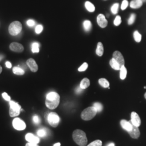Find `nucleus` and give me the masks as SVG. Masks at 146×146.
Wrapping results in <instances>:
<instances>
[{
    "instance_id": "1",
    "label": "nucleus",
    "mask_w": 146,
    "mask_h": 146,
    "mask_svg": "<svg viewBox=\"0 0 146 146\" xmlns=\"http://www.w3.org/2000/svg\"><path fill=\"white\" fill-rule=\"evenodd\" d=\"M60 102V96L59 94L52 92L47 94L46 99V105L50 110H55L58 107Z\"/></svg>"
},
{
    "instance_id": "2",
    "label": "nucleus",
    "mask_w": 146,
    "mask_h": 146,
    "mask_svg": "<svg viewBox=\"0 0 146 146\" xmlns=\"http://www.w3.org/2000/svg\"><path fill=\"white\" fill-rule=\"evenodd\" d=\"M73 139L74 142L79 146H86L88 142L85 132L80 129H76L73 131Z\"/></svg>"
},
{
    "instance_id": "3",
    "label": "nucleus",
    "mask_w": 146,
    "mask_h": 146,
    "mask_svg": "<svg viewBox=\"0 0 146 146\" xmlns=\"http://www.w3.org/2000/svg\"><path fill=\"white\" fill-rule=\"evenodd\" d=\"M97 113V110L93 106L89 107L82 111L81 114V117L82 120L89 121L93 119L96 115Z\"/></svg>"
},
{
    "instance_id": "4",
    "label": "nucleus",
    "mask_w": 146,
    "mask_h": 146,
    "mask_svg": "<svg viewBox=\"0 0 146 146\" xmlns=\"http://www.w3.org/2000/svg\"><path fill=\"white\" fill-rule=\"evenodd\" d=\"M22 29V25L19 21H14L9 26V33L12 36H16L19 34Z\"/></svg>"
},
{
    "instance_id": "5",
    "label": "nucleus",
    "mask_w": 146,
    "mask_h": 146,
    "mask_svg": "<svg viewBox=\"0 0 146 146\" xmlns=\"http://www.w3.org/2000/svg\"><path fill=\"white\" fill-rule=\"evenodd\" d=\"M9 105V115L11 117H15L20 115L22 110L21 106L20 104L14 101H10Z\"/></svg>"
},
{
    "instance_id": "6",
    "label": "nucleus",
    "mask_w": 146,
    "mask_h": 146,
    "mask_svg": "<svg viewBox=\"0 0 146 146\" xmlns=\"http://www.w3.org/2000/svg\"><path fill=\"white\" fill-rule=\"evenodd\" d=\"M47 120L50 125L52 127L55 128L57 127L60 121V119L57 113L55 112H51L48 115Z\"/></svg>"
},
{
    "instance_id": "7",
    "label": "nucleus",
    "mask_w": 146,
    "mask_h": 146,
    "mask_svg": "<svg viewBox=\"0 0 146 146\" xmlns=\"http://www.w3.org/2000/svg\"><path fill=\"white\" fill-rule=\"evenodd\" d=\"M13 126L17 131H23L26 128V124L23 120L16 117L13 121Z\"/></svg>"
},
{
    "instance_id": "8",
    "label": "nucleus",
    "mask_w": 146,
    "mask_h": 146,
    "mask_svg": "<svg viewBox=\"0 0 146 146\" xmlns=\"http://www.w3.org/2000/svg\"><path fill=\"white\" fill-rule=\"evenodd\" d=\"M131 123L136 127H140L141 125V119L139 115L135 112L133 111L131 113Z\"/></svg>"
},
{
    "instance_id": "9",
    "label": "nucleus",
    "mask_w": 146,
    "mask_h": 146,
    "mask_svg": "<svg viewBox=\"0 0 146 146\" xmlns=\"http://www.w3.org/2000/svg\"><path fill=\"white\" fill-rule=\"evenodd\" d=\"M9 48L13 52H22L24 50L23 46L21 44L17 42L11 43L9 46Z\"/></svg>"
},
{
    "instance_id": "10",
    "label": "nucleus",
    "mask_w": 146,
    "mask_h": 146,
    "mask_svg": "<svg viewBox=\"0 0 146 146\" xmlns=\"http://www.w3.org/2000/svg\"><path fill=\"white\" fill-rule=\"evenodd\" d=\"M113 56L115 60L120 64L121 67L122 66L125 65L124 58H123V55H122V54L120 52L115 51V52H114L113 54Z\"/></svg>"
},
{
    "instance_id": "11",
    "label": "nucleus",
    "mask_w": 146,
    "mask_h": 146,
    "mask_svg": "<svg viewBox=\"0 0 146 146\" xmlns=\"http://www.w3.org/2000/svg\"><path fill=\"white\" fill-rule=\"evenodd\" d=\"M25 139L28 142L35 144H38L40 141L39 137L32 133H27L25 136Z\"/></svg>"
},
{
    "instance_id": "12",
    "label": "nucleus",
    "mask_w": 146,
    "mask_h": 146,
    "mask_svg": "<svg viewBox=\"0 0 146 146\" xmlns=\"http://www.w3.org/2000/svg\"><path fill=\"white\" fill-rule=\"evenodd\" d=\"M97 22L100 27L104 28L108 25V21L106 20V17L104 14H99L97 17Z\"/></svg>"
},
{
    "instance_id": "13",
    "label": "nucleus",
    "mask_w": 146,
    "mask_h": 146,
    "mask_svg": "<svg viewBox=\"0 0 146 146\" xmlns=\"http://www.w3.org/2000/svg\"><path fill=\"white\" fill-rule=\"evenodd\" d=\"M27 64L32 72H36L38 70V66L36 61L32 58H29L26 62Z\"/></svg>"
},
{
    "instance_id": "14",
    "label": "nucleus",
    "mask_w": 146,
    "mask_h": 146,
    "mask_svg": "<svg viewBox=\"0 0 146 146\" xmlns=\"http://www.w3.org/2000/svg\"><path fill=\"white\" fill-rule=\"evenodd\" d=\"M120 124L121 127L123 129L127 131V132H129L131 131L133 128V124L131 123V122L127 121L125 120H122L120 122Z\"/></svg>"
},
{
    "instance_id": "15",
    "label": "nucleus",
    "mask_w": 146,
    "mask_h": 146,
    "mask_svg": "<svg viewBox=\"0 0 146 146\" xmlns=\"http://www.w3.org/2000/svg\"><path fill=\"white\" fill-rule=\"evenodd\" d=\"M128 133L133 139H138L140 135V131L139 129V127H136L134 125L133 126V128L131 131Z\"/></svg>"
},
{
    "instance_id": "16",
    "label": "nucleus",
    "mask_w": 146,
    "mask_h": 146,
    "mask_svg": "<svg viewBox=\"0 0 146 146\" xmlns=\"http://www.w3.org/2000/svg\"><path fill=\"white\" fill-rule=\"evenodd\" d=\"M143 2L140 0H133L131 2L130 7L133 9H138L141 7Z\"/></svg>"
},
{
    "instance_id": "17",
    "label": "nucleus",
    "mask_w": 146,
    "mask_h": 146,
    "mask_svg": "<svg viewBox=\"0 0 146 146\" xmlns=\"http://www.w3.org/2000/svg\"><path fill=\"white\" fill-rule=\"evenodd\" d=\"M110 64L111 67L113 68V69L116 70H120L121 67H120V64L118 63V62L115 60L114 58H111L110 60Z\"/></svg>"
},
{
    "instance_id": "18",
    "label": "nucleus",
    "mask_w": 146,
    "mask_h": 146,
    "mask_svg": "<svg viewBox=\"0 0 146 146\" xmlns=\"http://www.w3.org/2000/svg\"><path fill=\"white\" fill-rule=\"evenodd\" d=\"M104 48L103 44L101 42H99L97 45V48L96 50V53L99 56H102L104 54Z\"/></svg>"
},
{
    "instance_id": "19",
    "label": "nucleus",
    "mask_w": 146,
    "mask_h": 146,
    "mask_svg": "<svg viewBox=\"0 0 146 146\" xmlns=\"http://www.w3.org/2000/svg\"><path fill=\"white\" fill-rule=\"evenodd\" d=\"M90 86V81L88 78H84L81 81L80 87L83 89L87 88Z\"/></svg>"
},
{
    "instance_id": "20",
    "label": "nucleus",
    "mask_w": 146,
    "mask_h": 146,
    "mask_svg": "<svg viewBox=\"0 0 146 146\" xmlns=\"http://www.w3.org/2000/svg\"><path fill=\"white\" fill-rule=\"evenodd\" d=\"M120 77L121 80H125L127 74V70L125 65L122 66L120 68Z\"/></svg>"
},
{
    "instance_id": "21",
    "label": "nucleus",
    "mask_w": 146,
    "mask_h": 146,
    "mask_svg": "<svg viewBox=\"0 0 146 146\" xmlns=\"http://www.w3.org/2000/svg\"><path fill=\"white\" fill-rule=\"evenodd\" d=\"M13 72L14 74L17 75H23L25 74V70L22 68L19 67H15L13 69Z\"/></svg>"
},
{
    "instance_id": "22",
    "label": "nucleus",
    "mask_w": 146,
    "mask_h": 146,
    "mask_svg": "<svg viewBox=\"0 0 146 146\" xmlns=\"http://www.w3.org/2000/svg\"><path fill=\"white\" fill-rule=\"evenodd\" d=\"M99 83L100 84V86H101L104 88H109L110 82L106 78H100L99 80Z\"/></svg>"
},
{
    "instance_id": "23",
    "label": "nucleus",
    "mask_w": 146,
    "mask_h": 146,
    "mask_svg": "<svg viewBox=\"0 0 146 146\" xmlns=\"http://www.w3.org/2000/svg\"><path fill=\"white\" fill-rule=\"evenodd\" d=\"M84 29L86 31H89L92 27V24L91 22L89 20H85L83 23Z\"/></svg>"
},
{
    "instance_id": "24",
    "label": "nucleus",
    "mask_w": 146,
    "mask_h": 146,
    "mask_svg": "<svg viewBox=\"0 0 146 146\" xmlns=\"http://www.w3.org/2000/svg\"><path fill=\"white\" fill-rule=\"evenodd\" d=\"M85 7L86 9L89 12H94L95 9V6L93 3H92L89 1H87L85 3Z\"/></svg>"
},
{
    "instance_id": "25",
    "label": "nucleus",
    "mask_w": 146,
    "mask_h": 146,
    "mask_svg": "<svg viewBox=\"0 0 146 146\" xmlns=\"http://www.w3.org/2000/svg\"><path fill=\"white\" fill-rule=\"evenodd\" d=\"M40 44L37 42H34L32 44L31 46V50L33 53H37L40 52Z\"/></svg>"
},
{
    "instance_id": "26",
    "label": "nucleus",
    "mask_w": 146,
    "mask_h": 146,
    "mask_svg": "<svg viewBox=\"0 0 146 146\" xmlns=\"http://www.w3.org/2000/svg\"><path fill=\"white\" fill-rule=\"evenodd\" d=\"M37 134L41 137H46L47 135V131L44 128H41L37 131Z\"/></svg>"
},
{
    "instance_id": "27",
    "label": "nucleus",
    "mask_w": 146,
    "mask_h": 146,
    "mask_svg": "<svg viewBox=\"0 0 146 146\" xmlns=\"http://www.w3.org/2000/svg\"><path fill=\"white\" fill-rule=\"evenodd\" d=\"M134 38L136 42H140L142 38V36L138 31H135L134 33Z\"/></svg>"
},
{
    "instance_id": "28",
    "label": "nucleus",
    "mask_w": 146,
    "mask_h": 146,
    "mask_svg": "<svg viewBox=\"0 0 146 146\" xmlns=\"http://www.w3.org/2000/svg\"><path fill=\"white\" fill-rule=\"evenodd\" d=\"M93 106L97 110V112H101L103 110V106L100 102L94 103Z\"/></svg>"
},
{
    "instance_id": "29",
    "label": "nucleus",
    "mask_w": 146,
    "mask_h": 146,
    "mask_svg": "<svg viewBox=\"0 0 146 146\" xmlns=\"http://www.w3.org/2000/svg\"><path fill=\"white\" fill-rule=\"evenodd\" d=\"M119 7V3H117L112 5L111 8V11L113 14H116L118 13Z\"/></svg>"
},
{
    "instance_id": "30",
    "label": "nucleus",
    "mask_w": 146,
    "mask_h": 146,
    "mask_svg": "<svg viewBox=\"0 0 146 146\" xmlns=\"http://www.w3.org/2000/svg\"><path fill=\"white\" fill-rule=\"evenodd\" d=\"M136 15L135 14H131L128 20V23L129 25H133L134 22L135 21Z\"/></svg>"
},
{
    "instance_id": "31",
    "label": "nucleus",
    "mask_w": 146,
    "mask_h": 146,
    "mask_svg": "<svg viewBox=\"0 0 146 146\" xmlns=\"http://www.w3.org/2000/svg\"><path fill=\"white\" fill-rule=\"evenodd\" d=\"M102 142L100 140H97L92 142L87 146H102Z\"/></svg>"
},
{
    "instance_id": "32",
    "label": "nucleus",
    "mask_w": 146,
    "mask_h": 146,
    "mask_svg": "<svg viewBox=\"0 0 146 146\" xmlns=\"http://www.w3.org/2000/svg\"><path fill=\"white\" fill-rule=\"evenodd\" d=\"M88 63L86 62H84L78 68V70L80 72H84L85 70H86V69L88 68Z\"/></svg>"
},
{
    "instance_id": "33",
    "label": "nucleus",
    "mask_w": 146,
    "mask_h": 146,
    "mask_svg": "<svg viewBox=\"0 0 146 146\" xmlns=\"http://www.w3.org/2000/svg\"><path fill=\"white\" fill-rule=\"evenodd\" d=\"M121 23V18L120 16H116L115 17V20L114 21V24L116 26H119Z\"/></svg>"
},
{
    "instance_id": "34",
    "label": "nucleus",
    "mask_w": 146,
    "mask_h": 146,
    "mask_svg": "<svg viewBox=\"0 0 146 146\" xmlns=\"http://www.w3.org/2000/svg\"><path fill=\"white\" fill-rule=\"evenodd\" d=\"M128 5V1L127 0H123L122 1V5H121V9L122 11H124L127 8Z\"/></svg>"
},
{
    "instance_id": "35",
    "label": "nucleus",
    "mask_w": 146,
    "mask_h": 146,
    "mask_svg": "<svg viewBox=\"0 0 146 146\" xmlns=\"http://www.w3.org/2000/svg\"><path fill=\"white\" fill-rule=\"evenodd\" d=\"M43 26H42V25H37L36 27V28H35V32H36V33L38 34H40L42 32V31H43Z\"/></svg>"
},
{
    "instance_id": "36",
    "label": "nucleus",
    "mask_w": 146,
    "mask_h": 146,
    "mask_svg": "<svg viewBox=\"0 0 146 146\" xmlns=\"http://www.w3.org/2000/svg\"><path fill=\"white\" fill-rule=\"evenodd\" d=\"M33 120L34 123L35 124H39L40 123V119L37 115H34L33 117Z\"/></svg>"
},
{
    "instance_id": "37",
    "label": "nucleus",
    "mask_w": 146,
    "mask_h": 146,
    "mask_svg": "<svg viewBox=\"0 0 146 146\" xmlns=\"http://www.w3.org/2000/svg\"><path fill=\"white\" fill-rule=\"evenodd\" d=\"M2 97H3V98L5 100V101H11V97L8 95V94L7 93H3L2 94Z\"/></svg>"
},
{
    "instance_id": "38",
    "label": "nucleus",
    "mask_w": 146,
    "mask_h": 146,
    "mask_svg": "<svg viewBox=\"0 0 146 146\" xmlns=\"http://www.w3.org/2000/svg\"><path fill=\"white\" fill-rule=\"evenodd\" d=\"M27 24L28 26H34L35 25V22L33 20H29L27 21Z\"/></svg>"
},
{
    "instance_id": "39",
    "label": "nucleus",
    "mask_w": 146,
    "mask_h": 146,
    "mask_svg": "<svg viewBox=\"0 0 146 146\" xmlns=\"http://www.w3.org/2000/svg\"><path fill=\"white\" fill-rule=\"evenodd\" d=\"M83 89L81 88L80 86L77 87L76 89H75V92L77 93V94H80L82 91H83Z\"/></svg>"
},
{
    "instance_id": "40",
    "label": "nucleus",
    "mask_w": 146,
    "mask_h": 146,
    "mask_svg": "<svg viewBox=\"0 0 146 146\" xmlns=\"http://www.w3.org/2000/svg\"><path fill=\"white\" fill-rule=\"evenodd\" d=\"M5 66H6V67H7V68H9V69L11 68V67H12L11 63L10 62H9V61H7V62H5Z\"/></svg>"
},
{
    "instance_id": "41",
    "label": "nucleus",
    "mask_w": 146,
    "mask_h": 146,
    "mask_svg": "<svg viewBox=\"0 0 146 146\" xmlns=\"http://www.w3.org/2000/svg\"><path fill=\"white\" fill-rule=\"evenodd\" d=\"M26 146H39L37 144H35V143H31L30 142H28L26 145Z\"/></svg>"
},
{
    "instance_id": "42",
    "label": "nucleus",
    "mask_w": 146,
    "mask_h": 146,
    "mask_svg": "<svg viewBox=\"0 0 146 146\" xmlns=\"http://www.w3.org/2000/svg\"><path fill=\"white\" fill-rule=\"evenodd\" d=\"M53 146H61V143L60 142H58V143L54 144Z\"/></svg>"
},
{
    "instance_id": "43",
    "label": "nucleus",
    "mask_w": 146,
    "mask_h": 146,
    "mask_svg": "<svg viewBox=\"0 0 146 146\" xmlns=\"http://www.w3.org/2000/svg\"><path fill=\"white\" fill-rule=\"evenodd\" d=\"M107 146H115V145H114V143L111 142V143H110V144H109V145H108Z\"/></svg>"
},
{
    "instance_id": "44",
    "label": "nucleus",
    "mask_w": 146,
    "mask_h": 146,
    "mask_svg": "<svg viewBox=\"0 0 146 146\" xmlns=\"http://www.w3.org/2000/svg\"><path fill=\"white\" fill-rule=\"evenodd\" d=\"M3 58V56L2 55H0V61H1Z\"/></svg>"
},
{
    "instance_id": "45",
    "label": "nucleus",
    "mask_w": 146,
    "mask_h": 146,
    "mask_svg": "<svg viewBox=\"0 0 146 146\" xmlns=\"http://www.w3.org/2000/svg\"><path fill=\"white\" fill-rule=\"evenodd\" d=\"M2 67L0 66V74L2 73Z\"/></svg>"
},
{
    "instance_id": "46",
    "label": "nucleus",
    "mask_w": 146,
    "mask_h": 146,
    "mask_svg": "<svg viewBox=\"0 0 146 146\" xmlns=\"http://www.w3.org/2000/svg\"><path fill=\"white\" fill-rule=\"evenodd\" d=\"M142 2H146V0H140Z\"/></svg>"
},
{
    "instance_id": "47",
    "label": "nucleus",
    "mask_w": 146,
    "mask_h": 146,
    "mask_svg": "<svg viewBox=\"0 0 146 146\" xmlns=\"http://www.w3.org/2000/svg\"><path fill=\"white\" fill-rule=\"evenodd\" d=\"M145 99H146V93L145 94Z\"/></svg>"
}]
</instances>
